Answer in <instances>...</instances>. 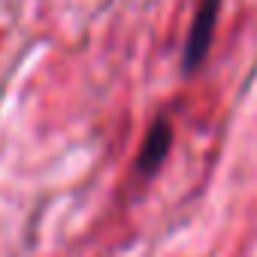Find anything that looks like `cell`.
Returning <instances> with one entry per match:
<instances>
[{"label":"cell","instance_id":"6da1fadb","mask_svg":"<svg viewBox=\"0 0 257 257\" xmlns=\"http://www.w3.org/2000/svg\"><path fill=\"white\" fill-rule=\"evenodd\" d=\"M218 4L221 0H203L197 16H194V28H191V37H188V52H185V64L194 67L206 49H209V40H212V31H215V16H218Z\"/></svg>","mask_w":257,"mask_h":257},{"label":"cell","instance_id":"7a4b0ae2","mask_svg":"<svg viewBox=\"0 0 257 257\" xmlns=\"http://www.w3.org/2000/svg\"><path fill=\"white\" fill-rule=\"evenodd\" d=\"M167 149H170V127H167L164 121H158V124L152 127V134L146 137L143 152H140V167H143V170H155V167L164 161Z\"/></svg>","mask_w":257,"mask_h":257}]
</instances>
